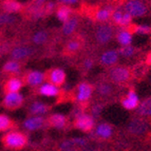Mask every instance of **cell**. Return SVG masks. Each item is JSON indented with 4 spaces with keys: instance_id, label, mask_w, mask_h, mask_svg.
Masks as SVG:
<instances>
[{
    "instance_id": "f546056e",
    "label": "cell",
    "mask_w": 151,
    "mask_h": 151,
    "mask_svg": "<svg viewBox=\"0 0 151 151\" xmlns=\"http://www.w3.org/2000/svg\"><path fill=\"white\" fill-rule=\"evenodd\" d=\"M132 33L129 32L128 30H125V31H121V32L117 34L116 36V39L121 43L122 45H128L131 43L132 41Z\"/></svg>"
},
{
    "instance_id": "5b68a950",
    "label": "cell",
    "mask_w": 151,
    "mask_h": 151,
    "mask_svg": "<svg viewBox=\"0 0 151 151\" xmlns=\"http://www.w3.org/2000/svg\"><path fill=\"white\" fill-rule=\"evenodd\" d=\"M125 11L132 17H142L147 14V6L141 0H129L125 4Z\"/></svg>"
},
{
    "instance_id": "52a82bcc",
    "label": "cell",
    "mask_w": 151,
    "mask_h": 151,
    "mask_svg": "<svg viewBox=\"0 0 151 151\" xmlns=\"http://www.w3.org/2000/svg\"><path fill=\"white\" fill-rule=\"evenodd\" d=\"M45 81H48V83H51L55 85L57 87L63 86V83H65V72L63 69L55 68V69H51L49 70L47 73H45Z\"/></svg>"
},
{
    "instance_id": "4dcf8cb0",
    "label": "cell",
    "mask_w": 151,
    "mask_h": 151,
    "mask_svg": "<svg viewBox=\"0 0 151 151\" xmlns=\"http://www.w3.org/2000/svg\"><path fill=\"white\" fill-rule=\"evenodd\" d=\"M48 39H49V34L45 32V31H39V32L35 33L32 37V41L35 43V45H38L45 43L48 41Z\"/></svg>"
},
{
    "instance_id": "2e32d148",
    "label": "cell",
    "mask_w": 151,
    "mask_h": 151,
    "mask_svg": "<svg viewBox=\"0 0 151 151\" xmlns=\"http://www.w3.org/2000/svg\"><path fill=\"white\" fill-rule=\"evenodd\" d=\"M119 51L109 50L101 56L99 63L104 67H112V65H116V63L119 61Z\"/></svg>"
},
{
    "instance_id": "484cf974",
    "label": "cell",
    "mask_w": 151,
    "mask_h": 151,
    "mask_svg": "<svg viewBox=\"0 0 151 151\" xmlns=\"http://www.w3.org/2000/svg\"><path fill=\"white\" fill-rule=\"evenodd\" d=\"M20 70L21 63L18 60H15V59L6 61L2 67V72L5 74H17L20 72Z\"/></svg>"
},
{
    "instance_id": "e0dca14e",
    "label": "cell",
    "mask_w": 151,
    "mask_h": 151,
    "mask_svg": "<svg viewBox=\"0 0 151 151\" xmlns=\"http://www.w3.org/2000/svg\"><path fill=\"white\" fill-rule=\"evenodd\" d=\"M113 14V10L110 6H106V8L97 9L96 11H92V16L91 17L94 18L95 21H99V22H105V21L109 20L112 17Z\"/></svg>"
},
{
    "instance_id": "ab89813d",
    "label": "cell",
    "mask_w": 151,
    "mask_h": 151,
    "mask_svg": "<svg viewBox=\"0 0 151 151\" xmlns=\"http://www.w3.org/2000/svg\"><path fill=\"white\" fill-rule=\"evenodd\" d=\"M61 3H63V4H68V5H71V4H75V3H77L79 0H59Z\"/></svg>"
},
{
    "instance_id": "44dd1931",
    "label": "cell",
    "mask_w": 151,
    "mask_h": 151,
    "mask_svg": "<svg viewBox=\"0 0 151 151\" xmlns=\"http://www.w3.org/2000/svg\"><path fill=\"white\" fill-rule=\"evenodd\" d=\"M1 8L4 12L14 14V13H19L23 10V5L17 0H3Z\"/></svg>"
},
{
    "instance_id": "9a60e30c",
    "label": "cell",
    "mask_w": 151,
    "mask_h": 151,
    "mask_svg": "<svg viewBox=\"0 0 151 151\" xmlns=\"http://www.w3.org/2000/svg\"><path fill=\"white\" fill-rule=\"evenodd\" d=\"M67 124H68V119H67L65 115L59 114V113L51 114L48 117V119H47V125L52 127V128H56V129L65 128Z\"/></svg>"
},
{
    "instance_id": "f1b7e54d",
    "label": "cell",
    "mask_w": 151,
    "mask_h": 151,
    "mask_svg": "<svg viewBox=\"0 0 151 151\" xmlns=\"http://www.w3.org/2000/svg\"><path fill=\"white\" fill-rule=\"evenodd\" d=\"M15 127V124L5 114H0V132L9 131Z\"/></svg>"
},
{
    "instance_id": "8fae6325",
    "label": "cell",
    "mask_w": 151,
    "mask_h": 151,
    "mask_svg": "<svg viewBox=\"0 0 151 151\" xmlns=\"http://www.w3.org/2000/svg\"><path fill=\"white\" fill-rule=\"evenodd\" d=\"M47 125V121L39 115H33L30 119L23 122V127L29 131H36L42 129Z\"/></svg>"
},
{
    "instance_id": "836d02e7",
    "label": "cell",
    "mask_w": 151,
    "mask_h": 151,
    "mask_svg": "<svg viewBox=\"0 0 151 151\" xmlns=\"http://www.w3.org/2000/svg\"><path fill=\"white\" fill-rule=\"evenodd\" d=\"M136 52V49L132 45H122V48L119 50V55L124 56V57H131L133 56Z\"/></svg>"
},
{
    "instance_id": "1f68e13d",
    "label": "cell",
    "mask_w": 151,
    "mask_h": 151,
    "mask_svg": "<svg viewBox=\"0 0 151 151\" xmlns=\"http://www.w3.org/2000/svg\"><path fill=\"white\" fill-rule=\"evenodd\" d=\"M113 92V87L111 86L110 83H103L101 85H98L97 87V94L101 97H105V96H110Z\"/></svg>"
},
{
    "instance_id": "9c48e42d",
    "label": "cell",
    "mask_w": 151,
    "mask_h": 151,
    "mask_svg": "<svg viewBox=\"0 0 151 151\" xmlns=\"http://www.w3.org/2000/svg\"><path fill=\"white\" fill-rule=\"evenodd\" d=\"M34 53V49L28 47V45H20V47H16L10 52V56L12 59L15 60H22L27 59Z\"/></svg>"
},
{
    "instance_id": "ba28073f",
    "label": "cell",
    "mask_w": 151,
    "mask_h": 151,
    "mask_svg": "<svg viewBox=\"0 0 151 151\" xmlns=\"http://www.w3.org/2000/svg\"><path fill=\"white\" fill-rule=\"evenodd\" d=\"M45 81V73L39 72V71H30L24 74L23 77V83L31 87H37L40 86L41 83Z\"/></svg>"
},
{
    "instance_id": "30bf717a",
    "label": "cell",
    "mask_w": 151,
    "mask_h": 151,
    "mask_svg": "<svg viewBox=\"0 0 151 151\" xmlns=\"http://www.w3.org/2000/svg\"><path fill=\"white\" fill-rule=\"evenodd\" d=\"M148 129V124L143 119H133L128 125V131L134 135H142Z\"/></svg>"
},
{
    "instance_id": "d6986e66",
    "label": "cell",
    "mask_w": 151,
    "mask_h": 151,
    "mask_svg": "<svg viewBox=\"0 0 151 151\" xmlns=\"http://www.w3.org/2000/svg\"><path fill=\"white\" fill-rule=\"evenodd\" d=\"M39 94L42 96H47V97H55V96H59L60 90L53 83H47L39 87Z\"/></svg>"
},
{
    "instance_id": "d4e9b609",
    "label": "cell",
    "mask_w": 151,
    "mask_h": 151,
    "mask_svg": "<svg viewBox=\"0 0 151 151\" xmlns=\"http://www.w3.org/2000/svg\"><path fill=\"white\" fill-rule=\"evenodd\" d=\"M49 110H50V107L47 106L45 104L41 103V101H34L29 109V113L31 115H43V114L48 113Z\"/></svg>"
},
{
    "instance_id": "cb8c5ba5",
    "label": "cell",
    "mask_w": 151,
    "mask_h": 151,
    "mask_svg": "<svg viewBox=\"0 0 151 151\" xmlns=\"http://www.w3.org/2000/svg\"><path fill=\"white\" fill-rule=\"evenodd\" d=\"M72 15H73V10L68 4L61 3V5H59L56 10V16H57L58 20L61 21L63 23L65 22Z\"/></svg>"
},
{
    "instance_id": "ffe728a7",
    "label": "cell",
    "mask_w": 151,
    "mask_h": 151,
    "mask_svg": "<svg viewBox=\"0 0 151 151\" xmlns=\"http://www.w3.org/2000/svg\"><path fill=\"white\" fill-rule=\"evenodd\" d=\"M23 86V81L17 77H12L5 81L3 85V91L4 93H10V92H19Z\"/></svg>"
},
{
    "instance_id": "3957f363",
    "label": "cell",
    "mask_w": 151,
    "mask_h": 151,
    "mask_svg": "<svg viewBox=\"0 0 151 151\" xmlns=\"http://www.w3.org/2000/svg\"><path fill=\"white\" fill-rule=\"evenodd\" d=\"M24 103V98L19 92H10L5 93L2 101V106L9 111H15L21 108Z\"/></svg>"
},
{
    "instance_id": "4fadbf2b",
    "label": "cell",
    "mask_w": 151,
    "mask_h": 151,
    "mask_svg": "<svg viewBox=\"0 0 151 151\" xmlns=\"http://www.w3.org/2000/svg\"><path fill=\"white\" fill-rule=\"evenodd\" d=\"M111 18H112V20L114 21L115 24L122 27V28H127L132 22V16L129 13H127L126 11L125 12L119 10L115 11V12H113Z\"/></svg>"
},
{
    "instance_id": "f35d334b",
    "label": "cell",
    "mask_w": 151,
    "mask_h": 151,
    "mask_svg": "<svg viewBox=\"0 0 151 151\" xmlns=\"http://www.w3.org/2000/svg\"><path fill=\"white\" fill-rule=\"evenodd\" d=\"M73 142L75 143L76 147L77 146H86L87 145V141L85 139H81V137H77V139H72Z\"/></svg>"
},
{
    "instance_id": "8d00e7d4",
    "label": "cell",
    "mask_w": 151,
    "mask_h": 151,
    "mask_svg": "<svg viewBox=\"0 0 151 151\" xmlns=\"http://www.w3.org/2000/svg\"><path fill=\"white\" fill-rule=\"evenodd\" d=\"M101 105H95V106H93V108H92V115H93V117H97L98 115H99V113H101Z\"/></svg>"
},
{
    "instance_id": "7c38bea8",
    "label": "cell",
    "mask_w": 151,
    "mask_h": 151,
    "mask_svg": "<svg viewBox=\"0 0 151 151\" xmlns=\"http://www.w3.org/2000/svg\"><path fill=\"white\" fill-rule=\"evenodd\" d=\"M92 86L88 83H81L77 85V93H76V99L79 103H86L92 95Z\"/></svg>"
},
{
    "instance_id": "d590c367",
    "label": "cell",
    "mask_w": 151,
    "mask_h": 151,
    "mask_svg": "<svg viewBox=\"0 0 151 151\" xmlns=\"http://www.w3.org/2000/svg\"><path fill=\"white\" fill-rule=\"evenodd\" d=\"M54 9H55V3L53 2V1H47L45 4V16L50 15V14H52V12L54 11Z\"/></svg>"
},
{
    "instance_id": "4316f807",
    "label": "cell",
    "mask_w": 151,
    "mask_h": 151,
    "mask_svg": "<svg viewBox=\"0 0 151 151\" xmlns=\"http://www.w3.org/2000/svg\"><path fill=\"white\" fill-rule=\"evenodd\" d=\"M127 30L132 34H139V35H146L151 33V27L147 24H129L127 27Z\"/></svg>"
},
{
    "instance_id": "8992f818",
    "label": "cell",
    "mask_w": 151,
    "mask_h": 151,
    "mask_svg": "<svg viewBox=\"0 0 151 151\" xmlns=\"http://www.w3.org/2000/svg\"><path fill=\"white\" fill-rule=\"evenodd\" d=\"M74 127L83 132H91L94 128V119L88 114L81 113L74 119Z\"/></svg>"
},
{
    "instance_id": "5bb4252c",
    "label": "cell",
    "mask_w": 151,
    "mask_h": 151,
    "mask_svg": "<svg viewBox=\"0 0 151 151\" xmlns=\"http://www.w3.org/2000/svg\"><path fill=\"white\" fill-rule=\"evenodd\" d=\"M139 96L135 93V91L132 90V89L129 90L126 97L122 99V106L126 109V110H129V111L135 110V109L139 107Z\"/></svg>"
},
{
    "instance_id": "60d3db41",
    "label": "cell",
    "mask_w": 151,
    "mask_h": 151,
    "mask_svg": "<svg viewBox=\"0 0 151 151\" xmlns=\"http://www.w3.org/2000/svg\"><path fill=\"white\" fill-rule=\"evenodd\" d=\"M146 63L147 65H151V52L147 55V58H146Z\"/></svg>"
},
{
    "instance_id": "7402d4cb",
    "label": "cell",
    "mask_w": 151,
    "mask_h": 151,
    "mask_svg": "<svg viewBox=\"0 0 151 151\" xmlns=\"http://www.w3.org/2000/svg\"><path fill=\"white\" fill-rule=\"evenodd\" d=\"M95 134L101 139H109L113 135V127L109 124H99L95 130Z\"/></svg>"
},
{
    "instance_id": "e575fe53",
    "label": "cell",
    "mask_w": 151,
    "mask_h": 151,
    "mask_svg": "<svg viewBox=\"0 0 151 151\" xmlns=\"http://www.w3.org/2000/svg\"><path fill=\"white\" fill-rule=\"evenodd\" d=\"M75 143L73 142V139H69V141H65L63 143H61L59 145V149L60 150H73L75 149Z\"/></svg>"
},
{
    "instance_id": "ac0fdd59",
    "label": "cell",
    "mask_w": 151,
    "mask_h": 151,
    "mask_svg": "<svg viewBox=\"0 0 151 151\" xmlns=\"http://www.w3.org/2000/svg\"><path fill=\"white\" fill-rule=\"evenodd\" d=\"M81 43L83 42H81V40L79 38H73V39L69 40L68 42L65 43V48H63V55L71 56L76 54L81 49Z\"/></svg>"
},
{
    "instance_id": "7a4b0ae2",
    "label": "cell",
    "mask_w": 151,
    "mask_h": 151,
    "mask_svg": "<svg viewBox=\"0 0 151 151\" xmlns=\"http://www.w3.org/2000/svg\"><path fill=\"white\" fill-rule=\"evenodd\" d=\"M132 70L130 68L124 67V65H119V67H113L109 71V77L111 81L115 83H126L132 78Z\"/></svg>"
},
{
    "instance_id": "83f0119b",
    "label": "cell",
    "mask_w": 151,
    "mask_h": 151,
    "mask_svg": "<svg viewBox=\"0 0 151 151\" xmlns=\"http://www.w3.org/2000/svg\"><path fill=\"white\" fill-rule=\"evenodd\" d=\"M137 113L141 116H151V96L139 104L137 107Z\"/></svg>"
},
{
    "instance_id": "d6a6232c",
    "label": "cell",
    "mask_w": 151,
    "mask_h": 151,
    "mask_svg": "<svg viewBox=\"0 0 151 151\" xmlns=\"http://www.w3.org/2000/svg\"><path fill=\"white\" fill-rule=\"evenodd\" d=\"M17 21V18L15 16H13L10 13H2L0 14V25H8V24H13Z\"/></svg>"
},
{
    "instance_id": "74e56055",
    "label": "cell",
    "mask_w": 151,
    "mask_h": 151,
    "mask_svg": "<svg viewBox=\"0 0 151 151\" xmlns=\"http://www.w3.org/2000/svg\"><path fill=\"white\" fill-rule=\"evenodd\" d=\"M93 65H94L93 59H87V60L83 61V69H85L86 71H88L93 67Z\"/></svg>"
},
{
    "instance_id": "6da1fadb",
    "label": "cell",
    "mask_w": 151,
    "mask_h": 151,
    "mask_svg": "<svg viewBox=\"0 0 151 151\" xmlns=\"http://www.w3.org/2000/svg\"><path fill=\"white\" fill-rule=\"evenodd\" d=\"M2 144L5 148L11 150H20L28 144V136L19 131H11L3 135Z\"/></svg>"
},
{
    "instance_id": "277c9868",
    "label": "cell",
    "mask_w": 151,
    "mask_h": 151,
    "mask_svg": "<svg viewBox=\"0 0 151 151\" xmlns=\"http://www.w3.org/2000/svg\"><path fill=\"white\" fill-rule=\"evenodd\" d=\"M113 28L111 25L101 24L96 28L94 37L98 45H107L113 37Z\"/></svg>"
},
{
    "instance_id": "b9f144b4",
    "label": "cell",
    "mask_w": 151,
    "mask_h": 151,
    "mask_svg": "<svg viewBox=\"0 0 151 151\" xmlns=\"http://www.w3.org/2000/svg\"><path fill=\"white\" fill-rule=\"evenodd\" d=\"M0 88H1V86H0Z\"/></svg>"
},
{
    "instance_id": "603a6c76",
    "label": "cell",
    "mask_w": 151,
    "mask_h": 151,
    "mask_svg": "<svg viewBox=\"0 0 151 151\" xmlns=\"http://www.w3.org/2000/svg\"><path fill=\"white\" fill-rule=\"evenodd\" d=\"M78 22H79L78 17H76V16H71L68 20L65 21V22H63V35H65V36L72 35L76 31V29H77Z\"/></svg>"
}]
</instances>
